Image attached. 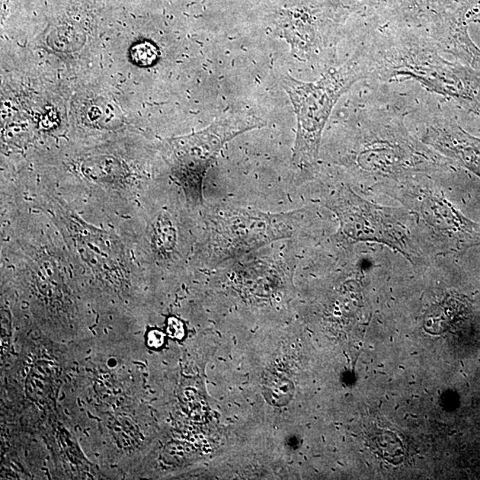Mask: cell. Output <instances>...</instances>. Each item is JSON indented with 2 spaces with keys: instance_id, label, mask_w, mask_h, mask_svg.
Listing matches in <instances>:
<instances>
[{
  "instance_id": "obj_1",
  "label": "cell",
  "mask_w": 480,
  "mask_h": 480,
  "mask_svg": "<svg viewBox=\"0 0 480 480\" xmlns=\"http://www.w3.org/2000/svg\"><path fill=\"white\" fill-rule=\"evenodd\" d=\"M360 78L355 63L349 62L340 70L317 82L306 83L287 77L283 86L296 111L297 132L293 162L302 169L316 165L320 142L326 121L336 102Z\"/></svg>"
},
{
  "instance_id": "obj_2",
  "label": "cell",
  "mask_w": 480,
  "mask_h": 480,
  "mask_svg": "<svg viewBox=\"0 0 480 480\" xmlns=\"http://www.w3.org/2000/svg\"><path fill=\"white\" fill-rule=\"evenodd\" d=\"M254 115L228 111L206 129L173 141L176 177L192 202L202 201V182L224 144L246 131L264 126Z\"/></svg>"
},
{
  "instance_id": "obj_3",
  "label": "cell",
  "mask_w": 480,
  "mask_h": 480,
  "mask_svg": "<svg viewBox=\"0 0 480 480\" xmlns=\"http://www.w3.org/2000/svg\"><path fill=\"white\" fill-rule=\"evenodd\" d=\"M328 207L337 214L341 230L354 241L383 243L395 248L410 261L417 256L409 233L396 212L363 200L349 188H342Z\"/></svg>"
},
{
  "instance_id": "obj_4",
  "label": "cell",
  "mask_w": 480,
  "mask_h": 480,
  "mask_svg": "<svg viewBox=\"0 0 480 480\" xmlns=\"http://www.w3.org/2000/svg\"><path fill=\"white\" fill-rule=\"evenodd\" d=\"M176 234L168 214H160L154 228V244L159 250L168 252L174 248Z\"/></svg>"
},
{
  "instance_id": "obj_5",
  "label": "cell",
  "mask_w": 480,
  "mask_h": 480,
  "mask_svg": "<svg viewBox=\"0 0 480 480\" xmlns=\"http://www.w3.org/2000/svg\"><path fill=\"white\" fill-rule=\"evenodd\" d=\"M292 394V383L287 380L275 378L268 383L267 399L270 400L272 404H285Z\"/></svg>"
},
{
  "instance_id": "obj_6",
  "label": "cell",
  "mask_w": 480,
  "mask_h": 480,
  "mask_svg": "<svg viewBox=\"0 0 480 480\" xmlns=\"http://www.w3.org/2000/svg\"><path fill=\"white\" fill-rule=\"evenodd\" d=\"M158 54V49L153 45L141 43L133 48L132 58L139 65L148 66L155 62Z\"/></svg>"
},
{
  "instance_id": "obj_7",
  "label": "cell",
  "mask_w": 480,
  "mask_h": 480,
  "mask_svg": "<svg viewBox=\"0 0 480 480\" xmlns=\"http://www.w3.org/2000/svg\"><path fill=\"white\" fill-rule=\"evenodd\" d=\"M168 335L173 338L180 339L184 338V324L176 318H170L168 320V328H166Z\"/></svg>"
},
{
  "instance_id": "obj_8",
  "label": "cell",
  "mask_w": 480,
  "mask_h": 480,
  "mask_svg": "<svg viewBox=\"0 0 480 480\" xmlns=\"http://www.w3.org/2000/svg\"><path fill=\"white\" fill-rule=\"evenodd\" d=\"M165 335L159 330H152L148 335V345L150 348L159 349L164 344Z\"/></svg>"
}]
</instances>
